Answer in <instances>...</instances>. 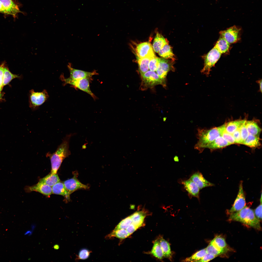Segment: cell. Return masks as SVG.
Listing matches in <instances>:
<instances>
[{
  "mask_svg": "<svg viewBox=\"0 0 262 262\" xmlns=\"http://www.w3.org/2000/svg\"><path fill=\"white\" fill-rule=\"evenodd\" d=\"M72 135V134L67 135L54 152L51 153L48 152L46 154V156L49 157L50 160L51 173L56 174L64 160L70 155L69 142Z\"/></svg>",
  "mask_w": 262,
  "mask_h": 262,
  "instance_id": "1",
  "label": "cell"
},
{
  "mask_svg": "<svg viewBox=\"0 0 262 262\" xmlns=\"http://www.w3.org/2000/svg\"><path fill=\"white\" fill-rule=\"evenodd\" d=\"M225 125L226 123L209 129L198 128L197 136L198 140L195 148L202 153L209 144L221 135L225 130Z\"/></svg>",
  "mask_w": 262,
  "mask_h": 262,
  "instance_id": "2",
  "label": "cell"
},
{
  "mask_svg": "<svg viewBox=\"0 0 262 262\" xmlns=\"http://www.w3.org/2000/svg\"><path fill=\"white\" fill-rule=\"evenodd\" d=\"M230 214L229 219L231 221L240 222L257 229H261L260 221L256 217L254 210L247 206Z\"/></svg>",
  "mask_w": 262,
  "mask_h": 262,
  "instance_id": "3",
  "label": "cell"
},
{
  "mask_svg": "<svg viewBox=\"0 0 262 262\" xmlns=\"http://www.w3.org/2000/svg\"><path fill=\"white\" fill-rule=\"evenodd\" d=\"M141 76L142 81L140 89L141 90L152 88L158 85L164 87L166 86V82L160 78L155 71L148 70Z\"/></svg>",
  "mask_w": 262,
  "mask_h": 262,
  "instance_id": "4",
  "label": "cell"
},
{
  "mask_svg": "<svg viewBox=\"0 0 262 262\" xmlns=\"http://www.w3.org/2000/svg\"><path fill=\"white\" fill-rule=\"evenodd\" d=\"M61 80L63 81L64 85L68 84L78 88L90 95L94 99L97 97L91 91L90 88V79L84 78L77 80L72 79L69 77L65 78L63 74L60 76Z\"/></svg>",
  "mask_w": 262,
  "mask_h": 262,
  "instance_id": "5",
  "label": "cell"
},
{
  "mask_svg": "<svg viewBox=\"0 0 262 262\" xmlns=\"http://www.w3.org/2000/svg\"><path fill=\"white\" fill-rule=\"evenodd\" d=\"M221 54L214 46L205 56L204 66L201 70V72L208 76L211 69L219 59Z\"/></svg>",
  "mask_w": 262,
  "mask_h": 262,
  "instance_id": "6",
  "label": "cell"
},
{
  "mask_svg": "<svg viewBox=\"0 0 262 262\" xmlns=\"http://www.w3.org/2000/svg\"><path fill=\"white\" fill-rule=\"evenodd\" d=\"M49 97L48 93L45 90L41 92H35L33 90H31L29 96V107L33 110L36 109L45 102Z\"/></svg>",
  "mask_w": 262,
  "mask_h": 262,
  "instance_id": "7",
  "label": "cell"
},
{
  "mask_svg": "<svg viewBox=\"0 0 262 262\" xmlns=\"http://www.w3.org/2000/svg\"><path fill=\"white\" fill-rule=\"evenodd\" d=\"M241 30L239 27L234 26L221 31L220 34L229 44L233 43L240 40Z\"/></svg>",
  "mask_w": 262,
  "mask_h": 262,
  "instance_id": "8",
  "label": "cell"
},
{
  "mask_svg": "<svg viewBox=\"0 0 262 262\" xmlns=\"http://www.w3.org/2000/svg\"><path fill=\"white\" fill-rule=\"evenodd\" d=\"M158 64L156 72L160 78L166 82L168 73L174 70L173 62L163 58L158 57Z\"/></svg>",
  "mask_w": 262,
  "mask_h": 262,
  "instance_id": "9",
  "label": "cell"
},
{
  "mask_svg": "<svg viewBox=\"0 0 262 262\" xmlns=\"http://www.w3.org/2000/svg\"><path fill=\"white\" fill-rule=\"evenodd\" d=\"M245 196L243 190V182L239 183L238 193L234 203L231 208L228 211V213L230 214L242 209L246 205Z\"/></svg>",
  "mask_w": 262,
  "mask_h": 262,
  "instance_id": "10",
  "label": "cell"
},
{
  "mask_svg": "<svg viewBox=\"0 0 262 262\" xmlns=\"http://www.w3.org/2000/svg\"><path fill=\"white\" fill-rule=\"evenodd\" d=\"M77 175L76 174H74L73 178L63 182L66 189L70 195L78 189H87L89 188L88 185L83 184L78 180Z\"/></svg>",
  "mask_w": 262,
  "mask_h": 262,
  "instance_id": "11",
  "label": "cell"
},
{
  "mask_svg": "<svg viewBox=\"0 0 262 262\" xmlns=\"http://www.w3.org/2000/svg\"><path fill=\"white\" fill-rule=\"evenodd\" d=\"M135 51L136 58H141L155 55L152 46L148 42L138 44Z\"/></svg>",
  "mask_w": 262,
  "mask_h": 262,
  "instance_id": "12",
  "label": "cell"
},
{
  "mask_svg": "<svg viewBox=\"0 0 262 262\" xmlns=\"http://www.w3.org/2000/svg\"><path fill=\"white\" fill-rule=\"evenodd\" d=\"M67 67L70 73L69 77L73 79H90L93 76L98 74L95 70L92 72H89L73 68L70 63H68Z\"/></svg>",
  "mask_w": 262,
  "mask_h": 262,
  "instance_id": "13",
  "label": "cell"
},
{
  "mask_svg": "<svg viewBox=\"0 0 262 262\" xmlns=\"http://www.w3.org/2000/svg\"><path fill=\"white\" fill-rule=\"evenodd\" d=\"M189 179L196 185L200 189L214 185V184L206 180L204 177L201 173L199 172L193 174Z\"/></svg>",
  "mask_w": 262,
  "mask_h": 262,
  "instance_id": "14",
  "label": "cell"
},
{
  "mask_svg": "<svg viewBox=\"0 0 262 262\" xmlns=\"http://www.w3.org/2000/svg\"><path fill=\"white\" fill-rule=\"evenodd\" d=\"M185 188L191 196L199 198L200 189L196 185L189 179L182 182Z\"/></svg>",
  "mask_w": 262,
  "mask_h": 262,
  "instance_id": "15",
  "label": "cell"
},
{
  "mask_svg": "<svg viewBox=\"0 0 262 262\" xmlns=\"http://www.w3.org/2000/svg\"><path fill=\"white\" fill-rule=\"evenodd\" d=\"M28 190L30 192H37L48 196L52 194V187L39 182L37 184L29 187Z\"/></svg>",
  "mask_w": 262,
  "mask_h": 262,
  "instance_id": "16",
  "label": "cell"
},
{
  "mask_svg": "<svg viewBox=\"0 0 262 262\" xmlns=\"http://www.w3.org/2000/svg\"><path fill=\"white\" fill-rule=\"evenodd\" d=\"M8 14L14 17L18 13L21 12L18 6L12 0H0Z\"/></svg>",
  "mask_w": 262,
  "mask_h": 262,
  "instance_id": "17",
  "label": "cell"
},
{
  "mask_svg": "<svg viewBox=\"0 0 262 262\" xmlns=\"http://www.w3.org/2000/svg\"><path fill=\"white\" fill-rule=\"evenodd\" d=\"M155 55L141 58H136L139 66V71L141 75L149 70V65L150 59Z\"/></svg>",
  "mask_w": 262,
  "mask_h": 262,
  "instance_id": "18",
  "label": "cell"
},
{
  "mask_svg": "<svg viewBox=\"0 0 262 262\" xmlns=\"http://www.w3.org/2000/svg\"><path fill=\"white\" fill-rule=\"evenodd\" d=\"M168 44V41L161 34L157 33L154 39L153 47L154 50L156 53L165 45Z\"/></svg>",
  "mask_w": 262,
  "mask_h": 262,
  "instance_id": "19",
  "label": "cell"
},
{
  "mask_svg": "<svg viewBox=\"0 0 262 262\" xmlns=\"http://www.w3.org/2000/svg\"><path fill=\"white\" fill-rule=\"evenodd\" d=\"M210 243L219 251L223 253L228 250L227 245L225 239L220 236H217Z\"/></svg>",
  "mask_w": 262,
  "mask_h": 262,
  "instance_id": "20",
  "label": "cell"
},
{
  "mask_svg": "<svg viewBox=\"0 0 262 262\" xmlns=\"http://www.w3.org/2000/svg\"><path fill=\"white\" fill-rule=\"evenodd\" d=\"M52 194L62 195L68 200L70 195L68 194L63 183L59 182L52 187Z\"/></svg>",
  "mask_w": 262,
  "mask_h": 262,
  "instance_id": "21",
  "label": "cell"
},
{
  "mask_svg": "<svg viewBox=\"0 0 262 262\" xmlns=\"http://www.w3.org/2000/svg\"><path fill=\"white\" fill-rule=\"evenodd\" d=\"M231 144L226 141L221 136L217 138L209 144L206 148L213 149L222 148Z\"/></svg>",
  "mask_w": 262,
  "mask_h": 262,
  "instance_id": "22",
  "label": "cell"
},
{
  "mask_svg": "<svg viewBox=\"0 0 262 262\" xmlns=\"http://www.w3.org/2000/svg\"><path fill=\"white\" fill-rule=\"evenodd\" d=\"M245 124L249 134L259 137L261 130L256 122L246 121Z\"/></svg>",
  "mask_w": 262,
  "mask_h": 262,
  "instance_id": "23",
  "label": "cell"
},
{
  "mask_svg": "<svg viewBox=\"0 0 262 262\" xmlns=\"http://www.w3.org/2000/svg\"><path fill=\"white\" fill-rule=\"evenodd\" d=\"M60 181V179L57 173L53 174L51 173L41 179L39 182L52 187L55 184Z\"/></svg>",
  "mask_w": 262,
  "mask_h": 262,
  "instance_id": "24",
  "label": "cell"
},
{
  "mask_svg": "<svg viewBox=\"0 0 262 262\" xmlns=\"http://www.w3.org/2000/svg\"><path fill=\"white\" fill-rule=\"evenodd\" d=\"M146 216V213L143 211L136 212L130 215L132 223L140 227L142 225Z\"/></svg>",
  "mask_w": 262,
  "mask_h": 262,
  "instance_id": "25",
  "label": "cell"
},
{
  "mask_svg": "<svg viewBox=\"0 0 262 262\" xmlns=\"http://www.w3.org/2000/svg\"><path fill=\"white\" fill-rule=\"evenodd\" d=\"M158 53L160 56L164 59H171L173 61L175 59L172 47L168 44L165 45Z\"/></svg>",
  "mask_w": 262,
  "mask_h": 262,
  "instance_id": "26",
  "label": "cell"
},
{
  "mask_svg": "<svg viewBox=\"0 0 262 262\" xmlns=\"http://www.w3.org/2000/svg\"><path fill=\"white\" fill-rule=\"evenodd\" d=\"M214 46L222 54L229 52L230 48V44L223 37L220 36V38L216 42Z\"/></svg>",
  "mask_w": 262,
  "mask_h": 262,
  "instance_id": "27",
  "label": "cell"
},
{
  "mask_svg": "<svg viewBox=\"0 0 262 262\" xmlns=\"http://www.w3.org/2000/svg\"><path fill=\"white\" fill-rule=\"evenodd\" d=\"M245 120H238L231 121L226 123L225 131L231 134L236 130Z\"/></svg>",
  "mask_w": 262,
  "mask_h": 262,
  "instance_id": "28",
  "label": "cell"
},
{
  "mask_svg": "<svg viewBox=\"0 0 262 262\" xmlns=\"http://www.w3.org/2000/svg\"><path fill=\"white\" fill-rule=\"evenodd\" d=\"M243 144L252 147H256L260 145L259 137L249 134Z\"/></svg>",
  "mask_w": 262,
  "mask_h": 262,
  "instance_id": "29",
  "label": "cell"
},
{
  "mask_svg": "<svg viewBox=\"0 0 262 262\" xmlns=\"http://www.w3.org/2000/svg\"><path fill=\"white\" fill-rule=\"evenodd\" d=\"M161 247L164 256L166 257L171 258V252L170 245L169 243L163 238H160L158 241Z\"/></svg>",
  "mask_w": 262,
  "mask_h": 262,
  "instance_id": "30",
  "label": "cell"
},
{
  "mask_svg": "<svg viewBox=\"0 0 262 262\" xmlns=\"http://www.w3.org/2000/svg\"><path fill=\"white\" fill-rule=\"evenodd\" d=\"M151 253L156 258L160 259H163L164 256L163 254L158 240H156L154 242Z\"/></svg>",
  "mask_w": 262,
  "mask_h": 262,
  "instance_id": "31",
  "label": "cell"
},
{
  "mask_svg": "<svg viewBox=\"0 0 262 262\" xmlns=\"http://www.w3.org/2000/svg\"><path fill=\"white\" fill-rule=\"evenodd\" d=\"M131 235L128 233L126 229H120L113 230L107 237L108 238L115 237L119 239H124L128 237Z\"/></svg>",
  "mask_w": 262,
  "mask_h": 262,
  "instance_id": "32",
  "label": "cell"
},
{
  "mask_svg": "<svg viewBox=\"0 0 262 262\" xmlns=\"http://www.w3.org/2000/svg\"><path fill=\"white\" fill-rule=\"evenodd\" d=\"M19 77L17 75L11 73L8 68L4 67L3 86L8 84L13 79Z\"/></svg>",
  "mask_w": 262,
  "mask_h": 262,
  "instance_id": "33",
  "label": "cell"
},
{
  "mask_svg": "<svg viewBox=\"0 0 262 262\" xmlns=\"http://www.w3.org/2000/svg\"><path fill=\"white\" fill-rule=\"evenodd\" d=\"M206 253V248L203 249L196 252L191 257L186 258L184 261L197 262Z\"/></svg>",
  "mask_w": 262,
  "mask_h": 262,
  "instance_id": "34",
  "label": "cell"
},
{
  "mask_svg": "<svg viewBox=\"0 0 262 262\" xmlns=\"http://www.w3.org/2000/svg\"><path fill=\"white\" fill-rule=\"evenodd\" d=\"M132 223L130 216L121 221L117 225L114 230L126 229Z\"/></svg>",
  "mask_w": 262,
  "mask_h": 262,
  "instance_id": "35",
  "label": "cell"
},
{
  "mask_svg": "<svg viewBox=\"0 0 262 262\" xmlns=\"http://www.w3.org/2000/svg\"><path fill=\"white\" fill-rule=\"evenodd\" d=\"M245 120L240 127V130L242 139V144L248 137L249 134L246 128Z\"/></svg>",
  "mask_w": 262,
  "mask_h": 262,
  "instance_id": "36",
  "label": "cell"
},
{
  "mask_svg": "<svg viewBox=\"0 0 262 262\" xmlns=\"http://www.w3.org/2000/svg\"><path fill=\"white\" fill-rule=\"evenodd\" d=\"M206 250L207 253L216 256L223 253V252L217 250L211 243H210L206 248Z\"/></svg>",
  "mask_w": 262,
  "mask_h": 262,
  "instance_id": "37",
  "label": "cell"
},
{
  "mask_svg": "<svg viewBox=\"0 0 262 262\" xmlns=\"http://www.w3.org/2000/svg\"><path fill=\"white\" fill-rule=\"evenodd\" d=\"M158 57L156 55L150 59L149 65V69L150 70L156 71L158 66Z\"/></svg>",
  "mask_w": 262,
  "mask_h": 262,
  "instance_id": "38",
  "label": "cell"
},
{
  "mask_svg": "<svg viewBox=\"0 0 262 262\" xmlns=\"http://www.w3.org/2000/svg\"><path fill=\"white\" fill-rule=\"evenodd\" d=\"M90 253L91 252L87 249H82L79 252L78 258L81 260L86 259L89 258Z\"/></svg>",
  "mask_w": 262,
  "mask_h": 262,
  "instance_id": "39",
  "label": "cell"
},
{
  "mask_svg": "<svg viewBox=\"0 0 262 262\" xmlns=\"http://www.w3.org/2000/svg\"><path fill=\"white\" fill-rule=\"evenodd\" d=\"M221 136L231 144L235 143L234 139L232 135L227 132L225 130L223 132Z\"/></svg>",
  "mask_w": 262,
  "mask_h": 262,
  "instance_id": "40",
  "label": "cell"
},
{
  "mask_svg": "<svg viewBox=\"0 0 262 262\" xmlns=\"http://www.w3.org/2000/svg\"><path fill=\"white\" fill-rule=\"evenodd\" d=\"M240 126L232 134L234 139L235 143L242 144V139L240 130Z\"/></svg>",
  "mask_w": 262,
  "mask_h": 262,
  "instance_id": "41",
  "label": "cell"
},
{
  "mask_svg": "<svg viewBox=\"0 0 262 262\" xmlns=\"http://www.w3.org/2000/svg\"><path fill=\"white\" fill-rule=\"evenodd\" d=\"M260 204L255 209L254 211L256 217L259 220L262 219V194L260 199Z\"/></svg>",
  "mask_w": 262,
  "mask_h": 262,
  "instance_id": "42",
  "label": "cell"
},
{
  "mask_svg": "<svg viewBox=\"0 0 262 262\" xmlns=\"http://www.w3.org/2000/svg\"><path fill=\"white\" fill-rule=\"evenodd\" d=\"M216 257L213 255L206 253L197 262H208L213 259Z\"/></svg>",
  "mask_w": 262,
  "mask_h": 262,
  "instance_id": "43",
  "label": "cell"
},
{
  "mask_svg": "<svg viewBox=\"0 0 262 262\" xmlns=\"http://www.w3.org/2000/svg\"><path fill=\"white\" fill-rule=\"evenodd\" d=\"M139 228L138 226L131 223L126 229L127 232L131 235Z\"/></svg>",
  "mask_w": 262,
  "mask_h": 262,
  "instance_id": "44",
  "label": "cell"
},
{
  "mask_svg": "<svg viewBox=\"0 0 262 262\" xmlns=\"http://www.w3.org/2000/svg\"><path fill=\"white\" fill-rule=\"evenodd\" d=\"M4 64L0 66V87H3V79L4 71Z\"/></svg>",
  "mask_w": 262,
  "mask_h": 262,
  "instance_id": "45",
  "label": "cell"
},
{
  "mask_svg": "<svg viewBox=\"0 0 262 262\" xmlns=\"http://www.w3.org/2000/svg\"><path fill=\"white\" fill-rule=\"evenodd\" d=\"M0 12L6 14H8L5 10L3 5L0 1Z\"/></svg>",
  "mask_w": 262,
  "mask_h": 262,
  "instance_id": "46",
  "label": "cell"
},
{
  "mask_svg": "<svg viewBox=\"0 0 262 262\" xmlns=\"http://www.w3.org/2000/svg\"><path fill=\"white\" fill-rule=\"evenodd\" d=\"M256 82L258 83L259 85V91L261 93L262 92V80L261 79L257 81Z\"/></svg>",
  "mask_w": 262,
  "mask_h": 262,
  "instance_id": "47",
  "label": "cell"
},
{
  "mask_svg": "<svg viewBox=\"0 0 262 262\" xmlns=\"http://www.w3.org/2000/svg\"><path fill=\"white\" fill-rule=\"evenodd\" d=\"M54 248L55 249H58L59 248V246L58 245H56L54 246Z\"/></svg>",
  "mask_w": 262,
  "mask_h": 262,
  "instance_id": "48",
  "label": "cell"
},
{
  "mask_svg": "<svg viewBox=\"0 0 262 262\" xmlns=\"http://www.w3.org/2000/svg\"><path fill=\"white\" fill-rule=\"evenodd\" d=\"M2 94L0 92V99H2Z\"/></svg>",
  "mask_w": 262,
  "mask_h": 262,
  "instance_id": "49",
  "label": "cell"
},
{
  "mask_svg": "<svg viewBox=\"0 0 262 262\" xmlns=\"http://www.w3.org/2000/svg\"><path fill=\"white\" fill-rule=\"evenodd\" d=\"M2 88L3 87H0V91L2 90Z\"/></svg>",
  "mask_w": 262,
  "mask_h": 262,
  "instance_id": "50",
  "label": "cell"
}]
</instances>
